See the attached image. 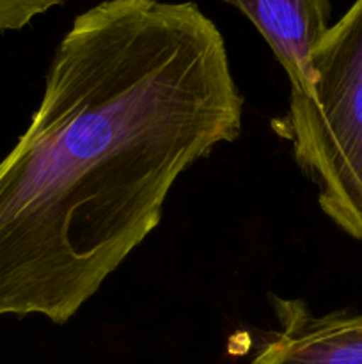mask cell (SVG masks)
<instances>
[{
  "label": "cell",
  "instance_id": "3957f363",
  "mask_svg": "<svg viewBox=\"0 0 362 364\" xmlns=\"http://www.w3.org/2000/svg\"><path fill=\"white\" fill-rule=\"evenodd\" d=\"M254 23L290 78V137L302 159L312 130V53L329 31L330 0H224Z\"/></svg>",
  "mask_w": 362,
  "mask_h": 364
},
{
  "label": "cell",
  "instance_id": "5b68a950",
  "mask_svg": "<svg viewBox=\"0 0 362 364\" xmlns=\"http://www.w3.org/2000/svg\"><path fill=\"white\" fill-rule=\"evenodd\" d=\"M64 2L67 0H0V32L20 31L34 18Z\"/></svg>",
  "mask_w": 362,
  "mask_h": 364
},
{
  "label": "cell",
  "instance_id": "277c9868",
  "mask_svg": "<svg viewBox=\"0 0 362 364\" xmlns=\"http://www.w3.org/2000/svg\"><path fill=\"white\" fill-rule=\"evenodd\" d=\"M279 329L252 364H362V313L314 315L300 299H273Z\"/></svg>",
  "mask_w": 362,
  "mask_h": 364
},
{
  "label": "cell",
  "instance_id": "7a4b0ae2",
  "mask_svg": "<svg viewBox=\"0 0 362 364\" xmlns=\"http://www.w3.org/2000/svg\"><path fill=\"white\" fill-rule=\"evenodd\" d=\"M312 130L298 166L325 215L362 242V0L312 53Z\"/></svg>",
  "mask_w": 362,
  "mask_h": 364
},
{
  "label": "cell",
  "instance_id": "6da1fadb",
  "mask_svg": "<svg viewBox=\"0 0 362 364\" xmlns=\"http://www.w3.org/2000/svg\"><path fill=\"white\" fill-rule=\"evenodd\" d=\"M241 114L224 36L195 4L78 14L0 162V316L73 318L158 226L177 178L240 137Z\"/></svg>",
  "mask_w": 362,
  "mask_h": 364
}]
</instances>
